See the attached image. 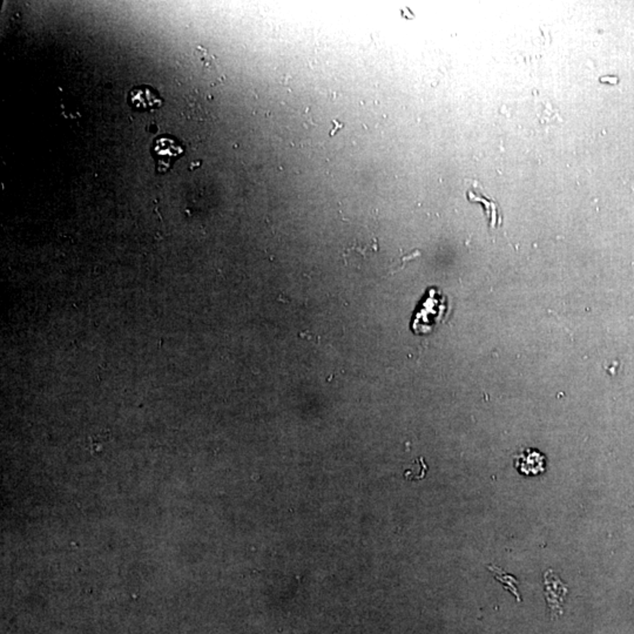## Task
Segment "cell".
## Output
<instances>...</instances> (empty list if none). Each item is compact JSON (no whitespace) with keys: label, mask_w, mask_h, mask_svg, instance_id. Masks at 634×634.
Here are the masks:
<instances>
[{"label":"cell","mask_w":634,"mask_h":634,"mask_svg":"<svg viewBox=\"0 0 634 634\" xmlns=\"http://www.w3.org/2000/svg\"><path fill=\"white\" fill-rule=\"evenodd\" d=\"M448 311L446 296L436 288H430L424 299L418 304L411 321V330L416 335H426L437 327Z\"/></svg>","instance_id":"obj_1"},{"label":"cell","mask_w":634,"mask_h":634,"mask_svg":"<svg viewBox=\"0 0 634 634\" xmlns=\"http://www.w3.org/2000/svg\"><path fill=\"white\" fill-rule=\"evenodd\" d=\"M544 586H545V598L548 602V610L552 612V617L555 613L562 615L564 599L567 595V585L555 575L552 570L544 573Z\"/></svg>","instance_id":"obj_2"},{"label":"cell","mask_w":634,"mask_h":634,"mask_svg":"<svg viewBox=\"0 0 634 634\" xmlns=\"http://www.w3.org/2000/svg\"><path fill=\"white\" fill-rule=\"evenodd\" d=\"M515 466L525 476H537L545 471V456L537 450H524L515 458Z\"/></svg>","instance_id":"obj_3"},{"label":"cell","mask_w":634,"mask_h":634,"mask_svg":"<svg viewBox=\"0 0 634 634\" xmlns=\"http://www.w3.org/2000/svg\"><path fill=\"white\" fill-rule=\"evenodd\" d=\"M132 106L139 110H150L161 106L162 100L158 93L150 86H140L133 88L130 93Z\"/></svg>","instance_id":"obj_4"},{"label":"cell","mask_w":634,"mask_h":634,"mask_svg":"<svg viewBox=\"0 0 634 634\" xmlns=\"http://www.w3.org/2000/svg\"><path fill=\"white\" fill-rule=\"evenodd\" d=\"M468 199L471 202H477V204L483 205L490 227L498 228L502 226L503 219H502V214H500L499 206L496 201H493L490 197H484L483 194L473 192V189L468 192Z\"/></svg>","instance_id":"obj_5"},{"label":"cell","mask_w":634,"mask_h":634,"mask_svg":"<svg viewBox=\"0 0 634 634\" xmlns=\"http://www.w3.org/2000/svg\"><path fill=\"white\" fill-rule=\"evenodd\" d=\"M488 568L493 573L495 579L498 580L504 586L505 590L511 592L516 597L517 600L520 602L519 592H518V587H517L519 582H518L516 577L508 575V573L503 571L499 567L495 566V565H488Z\"/></svg>","instance_id":"obj_6"}]
</instances>
